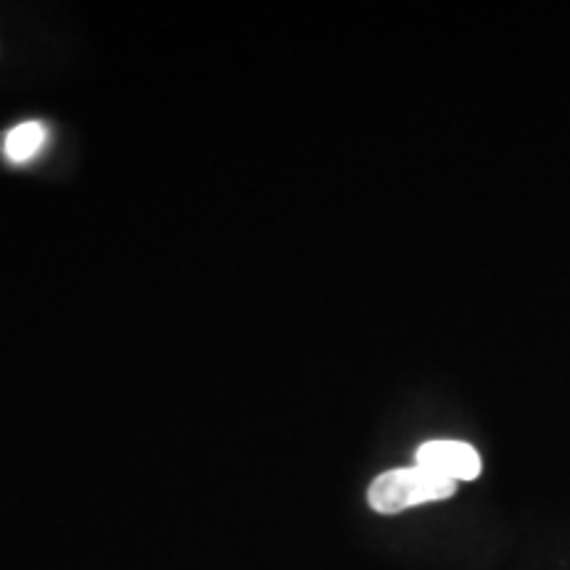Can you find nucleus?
<instances>
[{
	"label": "nucleus",
	"mask_w": 570,
	"mask_h": 570,
	"mask_svg": "<svg viewBox=\"0 0 570 570\" xmlns=\"http://www.w3.org/2000/svg\"><path fill=\"white\" fill-rule=\"evenodd\" d=\"M454 491H458V483L441 479L431 470L420 465L396 468L386 470L370 483L367 502L381 515H396V512L417 508V504L441 502V499L452 497Z\"/></svg>",
	"instance_id": "1"
},
{
	"label": "nucleus",
	"mask_w": 570,
	"mask_h": 570,
	"mask_svg": "<svg viewBox=\"0 0 570 570\" xmlns=\"http://www.w3.org/2000/svg\"><path fill=\"white\" fill-rule=\"evenodd\" d=\"M415 465L431 470V473L441 475L449 481H475L481 475L483 462L479 449L470 446L468 441H449L436 439L425 441L417 446Z\"/></svg>",
	"instance_id": "2"
},
{
	"label": "nucleus",
	"mask_w": 570,
	"mask_h": 570,
	"mask_svg": "<svg viewBox=\"0 0 570 570\" xmlns=\"http://www.w3.org/2000/svg\"><path fill=\"white\" fill-rule=\"evenodd\" d=\"M48 142V130L42 122H21L11 127L3 138V154L11 164H27L32 161L35 156H40L42 148Z\"/></svg>",
	"instance_id": "3"
}]
</instances>
